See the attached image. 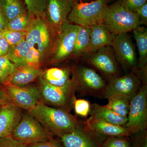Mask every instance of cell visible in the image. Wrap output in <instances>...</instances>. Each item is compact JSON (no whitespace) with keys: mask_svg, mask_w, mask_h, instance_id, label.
<instances>
[{"mask_svg":"<svg viewBox=\"0 0 147 147\" xmlns=\"http://www.w3.org/2000/svg\"><path fill=\"white\" fill-rule=\"evenodd\" d=\"M28 112L53 136L61 137L74 131L82 123L69 111L50 107L42 101Z\"/></svg>","mask_w":147,"mask_h":147,"instance_id":"1","label":"cell"},{"mask_svg":"<svg viewBox=\"0 0 147 147\" xmlns=\"http://www.w3.org/2000/svg\"><path fill=\"white\" fill-rule=\"evenodd\" d=\"M102 16V24L115 35L127 33L140 26L137 13L127 10L120 0L107 5Z\"/></svg>","mask_w":147,"mask_h":147,"instance_id":"2","label":"cell"},{"mask_svg":"<svg viewBox=\"0 0 147 147\" xmlns=\"http://www.w3.org/2000/svg\"><path fill=\"white\" fill-rule=\"evenodd\" d=\"M31 19L26 40L30 48L38 50L42 61L52 52L57 32L50 26L45 16H37Z\"/></svg>","mask_w":147,"mask_h":147,"instance_id":"3","label":"cell"},{"mask_svg":"<svg viewBox=\"0 0 147 147\" xmlns=\"http://www.w3.org/2000/svg\"><path fill=\"white\" fill-rule=\"evenodd\" d=\"M39 87L42 99L46 103L69 111L73 106L77 92V81L74 74L71 81L63 86H53L47 83L40 75L38 77Z\"/></svg>","mask_w":147,"mask_h":147,"instance_id":"4","label":"cell"},{"mask_svg":"<svg viewBox=\"0 0 147 147\" xmlns=\"http://www.w3.org/2000/svg\"><path fill=\"white\" fill-rule=\"evenodd\" d=\"M11 136L27 146L54 139L53 134L28 112L23 114Z\"/></svg>","mask_w":147,"mask_h":147,"instance_id":"5","label":"cell"},{"mask_svg":"<svg viewBox=\"0 0 147 147\" xmlns=\"http://www.w3.org/2000/svg\"><path fill=\"white\" fill-rule=\"evenodd\" d=\"M107 5L106 0L74 2L67 20L80 26L90 27L102 24V12Z\"/></svg>","mask_w":147,"mask_h":147,"instance_id":"6","label":"cell"},{"mask_svg":"<svg viewBox=\"0 0 147 147\" xmlns=\"http://www.w3.org/2000/svg\"><path fill=\"white\" fill-rule=\"evenodd\" d=\"M77 81V90L81 96L105 98L107 83L93 69L79 65L72 69Z\"/></svg>","mask_w":147,"mask_h":147,"instance_id":"7","label":"cell"},{"mask_svg":"<svg viewBox=\"0 0 147 147\" xmlns=\"http://www.w3.org/2000/svg\"><path fill=\"white\" fill-rule=\"evenodd\" d=\"M125 127L131 135L146 130L147 82H142L139 91L130 100L127 122Z\"/></svg>","mask_w":147,"mask_h":147,"instance_id":"8","label":"cell"},{"mask_svg":"<svg viewBox=\"0 0 147 147\" xmlns=\"http://www.w3.org/2000/svg\"><path fill=\"white\" fill-rule=\"evenodd\" d=\"M80 27L67 20L58 29L51 53L52 63L60 62L72 55Z\"/></svg>","mask_w":147,"mask_h":147,"instance_id":"9","label":"cell"},{"mask_svg":"<svg viewBox=\"0 0 147 147\" xmlns=\"http://www.w3.org/2000/svg\"><path fill=\"white\" fill-rule=\"evenodd\" d=\"M142 84L137 69L123 76L112 77L108 79L105 98L107 99L114 96H120L131 100L139 91Z\"/></svg>","mask_w":147,"mask_h":147,"instance_id":"10","label":"cell"},{"mask_svg":"<svg viewBox=\"0 0 147 147\" xmlns=\"http://www.w3.org/2000/svg\"><path fill=\"white\" fill-rule=\"evenodd\" d=\"M3 87L10 103L21 109L28 111L42 100L38 86L18 87L6 84Z\"/></svg>","mask_w":147,"mask_h":147,"instance_id":"11","label":"cell"},{"mask_svg":"<svg viewBox=\"0 0 147 147\" xmlns=\"http://www.w3.org/2000/svg\"><path fill=\"white\" fill-rule=\"evenodd\" d=\"M111 46L118 63L124 69L130 72L138 69L135 47L127 34L116 35Z\"/></svg>","mask_w":147,"mask_h":147,"instance_id":"12","label":"cell"},{"mask_svg":"<svg viewBox=\"0 0 147 147\" xmlns=\"http://www.w3.org/2000/svg\"><path fill=\"white\" fill-rule=\"evenodd\" d=\"M88 62L108 79L120 76V70L113 49L109 46L102 47L90 54Z\"/></svg>","mask_w":147,"mask_h":147,"instance_id":"13","label":"cell"},{"mask_svg":"<svg viewBox=\"0 0 147 147\" xmlns=\"http://www.w3.org/2000/svg\"><path fill=\"white\" fill-rule=\"evenodd\" d=\"M74 2L71 0H48L45 17L49 25L55 31L67 21Z\"/></svg>","mask_w":147,"mask_h":147,"instance_id":"14","label":"cell"},{"mask_svg":"<svg viewBox=\"0 0 147 147\" xmlns=\"http://www.w3.org/2000/svg\"><path fill=\"white\" fill-rule=\"evenodd\" d=\"M92 131L86 121L82 122L74 131L62 136L61 142L65 147H99L91 136Z\"/></svg>","mask_w":147,"mask_h":147,"instance_id":"15","label":"cell"},{"mask_svg":"<svg viewBox=\"0 0 147 147\" xmlns=\"http://www.w3.org/2000/svg\"><path fill=\"white\" fill-rule=\"evenodd\" d=\"M22 115L21 109L11 103L2 106L0 111V138L11 136Z\"/></svg>","mask_w":147,"mask_h":147,"instance_id":"16","label":"cell"},{"mask_svg":"<svg viewBox=\"0 0 147 147\" xmlns=\"http://www.w3.org/2000/svg\"><path fill=\"white\" fill-rule=\"evenodd\" d=\"M86 122L96 134L107 137H129L131 134L124 127L110 123L91 116Z\"/></svg>","mask_w":147,"mask_h":147,"instance_id":"17","label":"cell"},{"mask_svg":"<svg viewBox=\"0 0 147 147\" xmlns=\"http://www.w3.org/2000/svg\"><path fill=\"white\" fill-rule=\"evenodd\" d=\"M90 28V41L89 55L102 47L111 46L115 35L103 24H97Z\"/></svg>","mask_w":147,"mask_h":147,"instance_id":"18","label":"cell"},{"mask_svg":"<svg viewBox=\"0 0 147 147\" xmlns=\"http://www.w3.org/2000/svg\"><path fill=\"white\" fill-rule=\"evenodd\" d=\"M43 72L42 69L31 66L17 67L9 76L7 84L16 86H26L38 78Z\"/></svg>","mask_w":147,"mask_h":147,"instance_id":"19","label":"cell"},{"mask_svg":"<svg viewBox=\"0 0 147 147\" xmlns=\"http://www.w3.org/2000/svg\"><path fill=\"white\" fill-rule=\"evenodd\" d=\"M89 114L92 117L124 127L127 122V117L120 115L106 105L96 103L92 104Z\"/></svg>","mask_w":147,"mask_h":147,"instance_id":"20","label":"cell"},{"mask_svg":"<svg viewBox=\"0 0 147 147\" xmlns=\"http://www.w3.org/2000/svg\"><path fill=\"white\" fill-rule=\"evenodd\" d=\"M71 69L68 67H53L43 71L42 78L48 84L56 86L61 87L68 84L71 81Z\"/></svg>","mask_w":147,"mask_h":147,"instance_id":"21","label":"cell"},{"mask_svg":"<svg viewBox=\"0 0 147 147\" xmlns=\"http://www.w3.org/2000/svg\"><path fill=\"white\" fill-rule=\"evenodd\" d=\"M132 31L139 53L137 68L139 69H143L147 66V28L139 26Z\"/></svg>","mask_w":147,"mask_h":147,"instance_id":"22","label":"cell"},{"mask_svg":"<svg viewBox=\"0 0 147 147\" xmlns=\"http://www.w3.org/2000/svg\"><path fill=\"white\" fill-rule=\"evenodd\" d=\"M30 47L26 40L16 45L9 46L6 56L17 67L28 65L26 61V56Z\"/></svg>","mask_w":147,"mask_h":147,"instance_id":"23","label":"cell"},{"mask_svg":"<svg viewBox=\"0 0 147 147\" xmlns=\"http://www.w3.org/2000/svg\"><path fill=\"white\" fill-rule=\"evenodd\" d=\"M90 28L80 26L76 36L73 54L76 57L89 53L90 41Z\"/></svg>","mask_w":147,"mask_h":147,"instance_id":"24","label":"cell"},{"mask_svg":"<svg viewBox=\"0 0 147 147\" xmlns=\"http://www.w3.org/2000/svg\"><path fill=\"white\" fill-rule=\"evenodd\" d=\"M2 10L9 22L27 12L20 0H3Z\"/></svg>","mask_w":147,"mask_h":147,"instance_id":"25","label":"cell"},{"mask_svg":"<svg viewBox=\"0 0 147 147\" xmlns=\"http://www.w3.org/2000/svg\"><path fill=\"white\" fill-rule=\"evenodd\" d=\"M108 102L106 105L115 113L125 117L128 115L130 100L128 98L120 96H114L107 99Z\"/></svg>","mask_w":147,"mask_h":147,"instance_id":"26","label":"cell"},{"mask_svg":"<svg viewBox=\"0 0 147 147\" xmlns=\"http://www.w3.org/2000/svg\"><path fill=\"white\" fill-rule=\"evenodd\" d=\"M26 5L27 13L30 18L45 16L48 0H24Z\"/></svg>","mask_w":147,"mask_h":147,"instance_id":"27","label":"cell"},{"mask_svg":"<svg viewBox=\"0 0 147 147\" xmlns=\"http://www.w3.org/2000/svg\"><path fill=\"white\" fill-rule=\"evenodd\" d=\"M31 19L26 12L9 21L7 29L16 31L27 32L30 24Z\"/></svg>","mask_w":147,"mask_h":147,"instance_id":"28","label":"cell"},{"mask_svg":"<svg viewBox=\"0 0 147 147\" xmlns=\"http://www.w3.org/2000/svg\"><path fill=\"white\" fill-rule=\"evenodd\" d=\"M1 32L9 46L18 44L26 39L27 34L26 32L16 31L7 29Z\"/></svg>","mask_w":147,"mask_h":147,"instance_id":"29","label":"cell"},{"mask_svg":"<svg viewBox=\"0 0 147 147\" xmlns=\"http://www.w3.org/2000/svg\"><path fill=\"white\" fill-rule=\"evenodd\" d=\"M129 137H108L101 147H131Z\"/></svg>","mask_w":147,"mask_h":147,"instance_id":"30","label":"cell"},{"mask_svg":"<svg viewBox=\"0 0 147 147\" xmlns=\"http://www.w3.org/2000/svg\"><path fill=\"white\" fill-rule=\"evenodd\" d=\"M90 103L88 100L84 99H76L73 103V107L76 115L87 118L89 114Z\"/></svg>","mask_w":147,"mask_h":147,"instance_id":"31","label":"cell"},{"mask_svg":"<svg viewBox=\"0 0 147 147\" xmlns=\"http://www.w3.org/2000/svg\"><path fill=\"white\" fill-rule=\"evenodd\" d=\"M26 62L28 65L40 68L42 61L41 55L38 50L34 48H30L26 58Z\"/></svg>","mask_w":147,"mask_h":147,"instance_id":"32","label":"cell"},{"mask_svg":"<svg viewBox=\"0 0 147 147\" xmlns=\"http://www.w3.org/2000/svg\"><path fill=\"white\" fill-rule=\"evenodd\" d=\"M17 67L12 63L6 55L0 56V70L10 76Z\"/></svg>","mask_w":147,"mask_h":147,"instance_id":"33","label":"cell"},{"mask_svg":"<svg viewBox=\"0 0 147 147\" xmlns=\"http://www.w3.org/2000/svg\"><path fill=\"white\" fill-rule=\"evenodd\" d=\"M122 4L127 10L135 12L147 3V0H120Z\"/></svg>","mask_w":147,"mask_h":147,"instance_id":"34","label":"cell"},{"mask_svg":"<svg viewBox=\"0 0 147 147\" xmlns=\"http://www.w3.org/2000/svg\"><path fill=\"white\" fill-rule=\"evenodd\" d=\"M0 147H27L11 136L0 138Z\"/></svg>","mask_w":147,"mask_h":147,"instance_id":"35","label":"cell"},{"mask_svg":"<svg viewBox=\"0 0 147 147\" xmlns=\"http://www.w3.org/2000/svg\"><path fill=\"white\" fill-rule=\"evenodd\" d=\"M27 147H65L62 142L53 139L46 142L28 145Z\"/></svg>","mask_w":147,"mask_h":147,"instance_id":"36","label":"cell"},{"mask_svg":"<svg viewBox=\"0 0 147 147\" xmlns=\"http://www.w3.org/2000/svg\"><path fill=\"white\" fill-rule=\"evenodd\" d=\"M139 18V25H147V3L135 12Z\"/></svg>","mask_w":147,"mask_h":147,"instance_id":"37","label":"cell"},{"mask_svg":"<svg viewBox=\"0 0 147 147\" xmlns=\"http://www.w3.org/2000/svg\"><path fill=\"white\" fill-rule=\"evenodd\" d=\"M139 135L135 140L134 147H147L146 130L139 132Z\"/></svg>","mask_w":147,"mask_h":147,"instance_id":"38","label":"cell"},{"mask_svg":"<svg viewBox=\"0 0 147 147\" xmlns=\"http://www.w3.org/2000/svg\"><path fill=\"white\" fill-rule=\"evenodd\" d=\"M9 45L3 37L0 40V56L6 55L8 53Z\"/></svg>","mask_w":147,"mask_h":147,"instance_id":"39","label":"cell"},{"mask_svg":"<svg viewBox=\"0 0 147 147\" xmlns=\"http://www.w3.org/2000/svg\"><path fill=\"white\" fill-rule=\"evenodd\" d=\"M8 22L1 9L0 11V32H2L7 28Z\"/></svg>","mask_w":147,"mask_h":147,"instance_id":"40","label":"cell"},{"mask_svg":"<svg viewBox=\"0 0 147 147\" xmlns=\"http://www.w3.org/2000/svg\"><path fill=\"white\" fill-rule=\"evenodd\" d=\"M10 103L5 94L3 86H0V105H6Z\"/></svg>","mask_w":147,"mask_h":147,"instance_id":"41","label":"cell"},{"mask_svg":"<svg viewBox=\"0 0 147 147\" xmlns=\"http://www.w3.org/2000/svg\"><path fill=\"white\" fill-rule=\"evenodd\" d=\"M9 77V76L0 70V85L6 84Z\"/></svg>","mask_w":147,"mask_h":147,"instance_id":"42","label":"cell"},{"mask_svg":"<svg viewBox=\"0 0 147 147\" xmlns=\"http://www.w3.org/2000/svg\"><path fill=\"white\" fill-rule=\"evenodd\" d=\"M71 1H72L73 2H79L80 1H82L83 2H90L93 1V0H71Z\"/></svg>","mask_w":147,"mask_h":147,"instance_id":"43","label":"cell"},{"mask_svg":"<svg viewBox=\"0 0 147 147\" xmlns=\"http://www.w3.org/2000/svg\"><path fill=\"white\" fill-rule=\"evenodd\" d=\"M3 0H0V11L1 10L2 8Z\"/></svg>","mask_w":147,"mask_h":147,"instance_id":"44","label":"cell"},{"mask_svg":"<svg viewBox=\"0 0 147 147\" xmlns=\"http://www.w3.org/2000/svg\"><path fill=\"white\" fill-rule=\"evenodd\" d=\"M106 1H107V3L111 2L114 1H116V0H106Z\"/></svg>","mask_w":147,"mask_h":147,"instance_id":"45","label":"cell"},{"mask_svg":"<svg viewBox=\"0 0 147 147\" xmlns=\"http://www.w3.org/2000/svg\"><path fill=\"white\" fill-rule=\"evenodd\" d=\"M3 37L2 33L1 32H0V40Z\"/></svg>","mask_w":147,"mask_h":147,"instance_id":"46","label":"cell"},{"mask_svg":"<svg viewBox=\"0 0 147 147\" xmlns=\"http://www.w3.org/2000/svg\"><path fill=\"white\" fill-rule=\"evenodd\" d=\"M2 107V105H0V111L1 110Z\"/></svg>","mask_w":147,"mask_h":147,"instance_id":"47","label":"cell"},{"mask_svg":"<svg viewBox=\"0 0 147 147\" xmlns=\"http://www.w3.org/2000/svg\"><path fill=\"white\" fill-rule=\"evenodd\" d=\"M0 86H1V85H0Z\"/></svg>","mask_w":147,"mask_h":147,"instance_id":"48","label":"cell"},{"mask_svg":"<svg viewBox=\"0 0 147 147\" xmlns=\"http://www.w3.org/2000/svg\"></svg>","mask_w":147,"mask_h":147,"instance_id":"49","label":"cell"}]
</instances>
